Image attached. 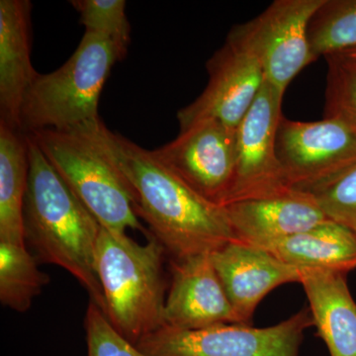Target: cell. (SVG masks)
Instances as JSON below:
<instances>
[{
  "label": "cell",
  "mask_w": 356,
  "mask_h": 356,
  "mask_svg": "<svg viewBox=\"0 0 356 356\" xmlns=\"http://www.w3.org/2000/svg\"><path fill=\"white\" fill-rule=\"evenodd\" d=\"M84 329L88 356H149L122 336L93 302H89L84 317Z\"/></svg>",
  "instance_id": "obj_24"
},
{
  "label": "cell",
  "mask_w": 356,
  "mask_h": 356,
  "mask_svg": "<svg viewBox=\"0 0 356 356\" xmlns=\"http://www.w3.org/2000/svg\"><path fill=\"white\" fill-rule=\"evenodd\" d=\"M313 325L308 308L267 327L220 324L187 331L163 327L137 346L149 356H299L304 332Z\"/></svg>",
  "instance_id": "obj_6"
},
{
  "label": "cell",
  "mask_w": 356,
  "mask_h": 356,
  "mask_svg": "<svg viewBox=\"0 0 356 356\" xmlns=\"http://www.w3.org/2000/svg\"><path fill=\"white\" fill-rule=\"evenodd\" d=\"M81 15L86 31L111 40L125 57L131 41V26L124 0H74L70 2Z\"/></svg>",
  "instance_id": "obj_21"
},
{
  "label": "cell",
  "mask_w": 356,
  "mask_h": 356,
  "mask_svg": "<svg viewBox=\"0 0 356 356\" xmlns=\"http://www.w3.org/2000/svg\"><path fill=\"white\" fill-rule=\"evenodd\" d=\"M325 0H276L257 17L232 29L259 58L264 79L280 95L315 62L309 25Z\"/></svg>",
  "instance_id": "obj_7"
},
{
  "label": "cell",
  "mask_w": 356,
  "mask_h": 356,
  "mask_svg": "<svg viewBox=\"0 0 356 356\" xmlns=\"http://www.w3.org/2000/svg\"><path fill=\"white\" fill-rule=\"evenodd\" d=\"M30 13L27 0L0 1V123L18 131L26 92L38 76L31 63Z\"/></svg>",
  "instance_id": "obj_15"
},
{
  "label": "cell",
  "mask_w": 356,
  "mask_h": 356,
  "mask_svg": "<svg viewBox=\"0 0 356 356\" xmlns=\"http://www.w3.org/2000/svg\"><path fill=\"white\" fill-rule=\"evenodd\" d=\"M264 250L299 269H325L346 274L356 269V234L332 220Z\"/></svg>",
  "instance_id": "obj_17"
},
{
  "label": "cell",
  "mask_w": 356,
  "mask_h": 356,
  "mask_svg": "<svg viewBox=\"0 0 356 356\" xmlns=\"http://www.w3.org/2000/svg\"><path fill=\"white\" fill-rule=\"evenodd\" d=\"M276 151L290 186L309 191L356 165V126L334 117L314 122L282 117Z\"/></svg>",
  "instance_id": "obj_9"
},
{
  "label": "cell",
  "mask_w": 356,
  "mask_h": 356,
  "mask_svg": "<svg viewBox=\"0 0 356 356\" xmlns=\"http://www.w3.org/2000/svg\"><path fill=\"white\" fill-rule=\"evenodd\" d=\"M236 241L267 248L327 221L310 194L293 191L278 197L224 206Z\"/></svg>",
  "instance_id": "obj_14"
},
{
  "label": "cell",
  "mask_w": 356,
  "mask_h": 356,
  "mask_svg": "<svg viewBox=\"0 0 356 356\" xmlns=\"http://www.w3.org/2000/svg\"><path fill=\"white\" fill-rule=\"evenodd\" d=\"M327 63L325 117L343 119L356 126V63L337 55Z\"/></svg>",
  "instance_id": "obj_22"
},
{
  "label": "cell",
  "mask_w": 356,
  "mask_h": 356,
  "mask_svg": "<svg viewBox=\"0 0 356 356\" xmlns=\"http://www.w3.org/2000/svg\"><path fill=\"white\" fill-rule=\"evenodd\" d=\"M212 261L241 324L250 325L257 306L275 288L301 282V271L264 248L232 241Z\"/></svg>",
  "instance_id": "obj_13"
},
{
  "label": "cell",
  "mask_w": 356,
  "mask_h": 356,
  "mask_svg": "<svg viewBox=\"0 0 356 356\" xmlns=\"http://www.w3.org/2000/svg\"><path fill=\"white\" fill-rule=\"evenodd\" d=\"M165 248L153 236L144 245L127 234L100 229L95 267L106 316L122 336L136 344L165 327Z\"/></svg>",
  "instance_id": "obj_3"
},
{
  "label": "cell",
  "mask_w": 356,
  "mask_h": 356,
  "mask_svg": "<svg viewBox=\"0 0 356 356\" xmlns=\"http://www.w3.org/2000/svg\"><path fill=\"white\" fill-rule=\"evenodd\" d=\"M28 170L27 136L0 123V242L26 245Z\"/></svg>",
  "instance_id": "obj_18"
},
{
  "label": "cell",
  "mask_w": 356,
  "mask_h": 356,
  "mask_svg": "<svg viewBox=\"0 0 356 356\" xmlns=\"http://www.w3.org/2000/svg\"><path fill=\"white\" fill-rule=\"evenodd\" d=\"M92 140L127 184L135 211L172 259L214 252L236 241L226 210L206 200L153 151L111 132L102 120L74 129Z\"/></svg>",
  "instance_id": "obj_1"
},
{
  "label": "cell",
  "mask_w": 356,
  "mask_h": 356,
  "mask_svg": "<svg viewBox=\"0 0 356 356\" xmlns=\"http://www.w3.org/2000/svg\"><path fill=\"white\" fill-rule=\"evenodd\" d=\"M300 271L314 327L330 355L356 356V302L348 274L316 268Z\"/></svg>",
  "instance_id": "obj_16"
},
{
  "label": "cell",
  "mask_w": 356,
  "mask_h": 356,
  "mask_svg": "<svg viewBox=\"0 0 356 356\" xmlns=\"http://www.w3.org/2000/svg\"><path fill=\"white\" fill-rule=\"evenodd\" d=\"M29 135L102 228L114 234H127L128 229L149 234L121 173L83 133L48 129Z\"/></svg>",
  "instance_id": "obj_5"
},
{
  "label": "cell",
  "mask_w": 356,
  "mask_h": 356,
  "mask_svg": "<svg viewBox=\"0 0 356 356\" xmlns=\"http://www.w3.org/2000/svg\"><path fill=\"white\" fill-rule=\"evenodd\" d=\"M308 35L316 60L356 49V0H325Z\"/></svg>",
  "instance_id": "obj_20"
},
{
  "label": "cell",
  "mask_w": 356,
  "mask_h": 356,
  "mask_svg": "<svg viewBox=\"0 0 356 356\" xmlns=\"http://www.w3.org/2000/svg\"><path fill=\"white\" fill-rule=\"evenodd\" d=\"M283 96L264 81L254 105L236 128L235 168L224 206L278 197L294 191L276 151Z\"/></svg>",
  "instance_id": "obj_8"
},
{
  "label": "cell",
  "mask_w": 356,
  "mask_h": 356,
  "mask_svg": "<svg viewBox=\"0 0 356 356\" xmlns=\"http://www.w3.org/2000/svg\"><path fill=\"white\" fill-rule=\"evenodd\" d=\"M220 324L241 322L218 276L212 254L172 259L165 327L191 331Z\"/></svg>",
  "instance_id": "obj_12"
},
{
  "label": "cell",
  "mask_w": 356,
  "mask_h": 356,
  "mask_svg": "<svg viewBox=\"0 0 356 356\" xmlns=\"http://www.w3.org/2000/svg\"><path fill=\"white\" fill-rule=\"evenodd\" d=\"M123 60L111 40L86 31L72 57L60 69L40 74L23 100L20 131H70L100 120V95L110 70Z\"/></svg>",
  "instance_id": "obj_4"
},
{
  "label": "cell",
  "mask_w": 356,
  "mask_h": 356,
  "mask_svg": "<svg viewBox=\"0 0 356 356\" xmlns=\"http://www.w3.org/2000/svg\"><path fill=\"white\" fill-rule=\"evenodd\" d=\"M26 245L0 242V301L16 312L29 310L50 277Z\"/></svg>",
  "instance_id": "obj_19"
},
{
  "label": "cell",
  "mask_w": 356,
  "mask_h": 356,
  "mask_svg": "<svg viewBox=\"0 0 356 356\" xmlns=\"http://www.w3.org/2000/svg\"><path fill=\"white\" fill-rule=\"evenodd\" d=\"M209 81L200 96L177 113L179 131L206 120L236 130L264 86L259 58L231 31L207 64Z\"/></svg>",
  "instance_id": "obj_10"
},
{
  "label": "cell",
  "mask_w": 356,
  "mask_h": 356,
  "mask_svg": "<svg viewBox=\"0 0 356 356\" xmlns=\"http://www.w3.org/2000/svg\"><path fill=\"white\" fill-rule=\"evenodd\" d=\"M306 193L310 194L327 219L356 234V165Z\"/></svg>",
  "instance_id": "obj_23"
},
{
  "label": "cell",
  "mask_w": 356,
  "mask_h": 356,
  "mask_svg": "<svg viewBox=\"0 0 356 356\" xmlns=\"http://www.w3.org/2000/svg\"><path fill=\"white\" fill-rule=\"evenodd\" d=\"M336 55L344 58V60H350V62L356 63V49L343 51V53L341 54H336Z\"/></svg>",
  "instance_id": "obj_25"
},
{
  "label": "cell",
  "mask_w": 356,
  "mask_h": 356,
  "mask_svg": "<svg viewBox=\"0 0 356 356\" xmlns=\"http://www.w3.org/2000/svg\"><path fill=\"white\" fill-rule=\"evenodd\" d=\"M236 132L218 121L199 122L153 152L196 193L224 207L235 168Z\"/></svg>",
  "instance_id": "obj_11"
},
{
  "label": "cell",
  "mask_w": 356,
  "mask_h": 356,
  "mask_svg": "<svg viewBox=\"0 0 356 356\" xmlns=\"http://www.w3.org/2000/svg\"><path fill=\"white\" fill-rule=\"evenodd\" d=\"M27 136V191L24 202L25 242L41 264L62 267L88 292L90 302L106 315V304L95 267L99 222L65 184Z\"/></svg>",
  "instance_id": "obj_2"
}]
</instances>
